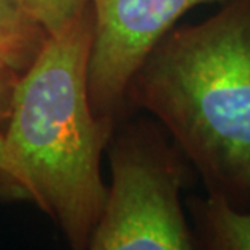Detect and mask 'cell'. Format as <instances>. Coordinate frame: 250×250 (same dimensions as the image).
<instances>
[{
	"label": "cell",
	"mask_w": 250,
	"mask_h": 250,
	"mask_svg": "<svg viewBox=\"0 0 250 250\" xmlns=\"http://www.w3.org/2000/svg\"><path fill=\"white\" fill-rule=\"evenodd\" d=\"M47 37L20 0H0V70L21 76L41 54Z\"/></svg>",
	"instance_id": "6"
},
{
	"label": "cell",
	"mask_w": 250,
	"mask_h": 250,
	"mask_svg": "<svg viewBox=\"0 0 250 250\" xmlns=\"http://www.w3.org/2000/svg\"><path fill=\"white\" fill-rule=\"evenodd\" d=\"M215 0H89L92 45L87 94L94 113L116 121L137 70L176 21Z\"/></svg>",
	"instance_id": "4"
},
{
	"label": "cell",
	"mask_w": 250,
	"mask_h": 250,
	"mask_svg": "<svg viewBox=\"0 0 250 250\" xmlns=\"http://www.w3.org/2000/svg\"><path fill=\"white\" fill-rule=\"evenodd\" d=\"M127 100L155 116L207 194L250 210V0L173 28L134 74Z\"/></svg>",
	"instance_id": "2"
},
{
	"label": "cell",
	"mask_w": 250,
	"mask_h": 250,
	"mask_svg": "<svg viewBox=\"0 0 250 250\" xmlns=\"http://www.w3.org/2000/svg\"><path fill=\"white\" fill-rule=\"evenodd\" d=\"M17 74L0 70V129L3 131L5 125L10 116V107H12L13 90L18 81Z\"/></svg>",
	"instance_id": "8"
},
{
	"label": "cell",
	"mask_w": 250,
	"mask_h": 250,
	"mask_svg": "<svg viewBox=\"0 0 250 250\" xmlns=\"http://www.w3.org/2000/svg\"><path fill=\"white\" fill-rule=\"evenodd\" d=\"M192 237L199 250H250V210H237L221 197L188 199Z\"/></svg>",
	"instance_id": "5"
},
{
	"label": "cell",
	"mask_w": 250,
	"mask_h": 250,
	"mask_svg": "<svg viewBox=\"0 0 250 250\" xmlns=\"http://www.w3.org/2000/svg\"><path fill=\"white\" fill-rule=\"evenodd\" d=\"M5 168V153H3V131L0 129V171Z\"/></svg>",
	"instance_id": "9"
},
{
	"label": "cell",
	"mask_w": 250,
	"mask_h": 250,
	"mask_svg": "<svg viewBox=\"0 0 250 250\" xmlns=\"http://www.w3.org/2000/svg\"><path fill=\"white\" fill-rule=\"evenodd\" d=\"M49 36L63 33L89 8V0H20Z\"/></svg>",
	"instance_id": "7"
},
{
	"label": "cell",
	"mask_w": 250,
	"mask_h": 250,
	"mask_svg": "<svg viewBox=\"0 0 250 250\" xmlns=\"http://www.w3.org/2000/svg\"><path fill=\"white\" fill-rule=\"evenodd\" d=\"M110 183L87 250H195L181 192L189 162L148 121L115 129L108 146Z\"/></svg>",
	"instance_id": "3"
},
{
	"label": "cell",
	"mask_w": 250,
	"mask_h": 250,
	"mask_svg": "<svg viewBox=\"0 0 250 250\" xmlns=\"http://www.w3.org/2000/svg\"><path fill=\"white\" fill-rule=\"evenodd\" d=\"M89 8L63 33L49 36L18 78L3 127L0 179L57 223L71 250H87L107 202L102 153L116 121L94 113L87 94L92 45Z\"/></svg>",
	"instance_id": "1"
}]
</instances>
